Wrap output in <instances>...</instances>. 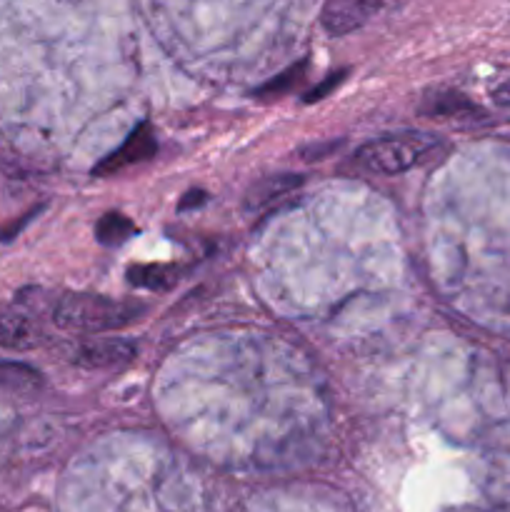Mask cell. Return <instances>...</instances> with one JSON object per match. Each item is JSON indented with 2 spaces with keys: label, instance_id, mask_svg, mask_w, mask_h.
<instances>
[{
  "label": "cell",
  "instance_id": "6da1fadb",
  "mask_svg": "<svg viewBox=\"0 0 510 512\" xmlns=\"http://www.w3.org/2000/svg\"><path fill=\"white\" fill-rule=\"evenodd\" d=\"M145 305L133 300H115L105 295L88 293H68L55 303L53 323L60 330L83 335H103L115 333L125 325L143 318Z\"/></svg>",
  "mask_w": 510,
  "mask_h": 512
},
{
  "label": "cell",
  "instance_id": "7a4b0ae2",
  "mask_svg": "<svg viewBox=\"0 0 510 512\" xmlns=\"http://www.w3.org/2000/svg\"><path fill=\"white\" fill-rule=\"evenodd\" d=\"M425 145L418 138H405V135H390L365 143L355 153V160L363 170L375 175H398L413 168L423 155Z\"/></svg>",
  "mask_w": 510,
  "mask_h": 512
},
{
  "label": "cell",
  "instance_id": "3957f363",
  "mask_svg": "<svg viewBox=\"0 0 510 512\" xmlns=\"http://www.w3.org/2000/svg\"><path fill=\"white\" fill-rule=\"evenodd\" d=\"M158 153V140H155L153 128L148 123H140L138 128L130 130L128 138L113 150V153L105 155L98 165L93 168L95 178H110V175L120 173V170H128L133 165L145 163L153 155Z\"/></svg>",
  "mask_w": 510,
  "mask_h": 512
},
{
  "label": "cell",
  "instance_id": "277c9868",
  "mask_svg": "<svg viewBox=\"0 0 510 512\" xmlns=\"http://www.w3.org/2000/svg\"><path fill=\"white\" fill-rule=\"evenodd\" d=\"M138 355L128 338H88L75 348L73 363L85 370H115L128 365Z\"/></svg>",
  "mask_w": 510,
  "mask_h": 512
},
{
  "label": "cell",
  "instance_id": "5b68a950",
  "mask_svg": "<svg viewBox=\"0 0 510 512\" xmlns=\"http://www.w3.org/2000/svg\"><path fill=\"white\" fill-rule=\"evenodd\" d=\"M383 0H325L323 25L330 35H348L363 28L380 10Z\"/></svg>",
  "mask_w": 510,
  "mask_h": 512
},
{
  "label": "cell",
  "instance_id": "8992f818",
  "mask_svg": "<svg viewBox=\"0 0 510 512\" xmlns=\"http://www.w3.org/2000/svg\"><path fill=\"white\" fill-rule=\"evenodd\" d=\"M43 343L38 320L20 308L0 310V348L30 350Z\"/></svg>",
  "mask_w": 510,
  "mask_h": 512
},
{
  "label": "cell",
  "instance_id": "52a82bcc",
  "mask_svg": "<svg viewBox=\"0 0 510 512\" xmlns=\"http://www.w3.org/2000/svg\"><path fill=\"white\" fill-rule=\"evenodd\" d=\"M303 185V175L293 173H280V175H268V178H260L258 183H253L245 193V213L260 215L268 208H273V203L283 200L285 195H290L293 190H298Z\"/></svg>",
  "mask_w": 510,
  "mask_h": 512
},
{
  "label": "cell",
  "instance_id": "ba28073f",
  "mask_svg": "<svg viewBox=\"0 0 510 512\" xmlns=\"http://www.w3.org/2000/svg\"><path fill=\"white\" fill-rule=\"evenodd\" d=\"M420 115L438 120H475L483 118L485 113L478 105L470 103L463 93H455V90H435V93H428L423 98Z\"/></svg>",
  "mask_w": 510,
  "mask_h": 512
},
{
  "label": "cell",
  "instance_id": "9c48e42d",
  "mask_svg": "<svg viewBox=\"0 0 510 512\" xmlns=\"http://www.w3.org/2000/svg\"><path fill=\"white\" fill-rule=\"evenodd\" d=\"M43 388V375L25 363L0 360V390L18 395H33Z\"/></svg>",
  "mask_w": 510,
  "mask_h": 512
},
{
  "label": "cell",
  "instance_id": "30bf717a",
  "mask_svg": "<svg viewBox=\"0 0 510 512\" xmlns=\"http://www.w3.org/2000/svg\"><path fill=\"white\" fill-rule=\"evenodd\" d=\"M178 278H180V268H175V265L150 263V265H133V268H128V283L143 290H168L178 283Z\"/></svg>",
  "mask_w": 510,
  "mask_h": 512
},
{
  "label": "cell",
  "instance_id": "8fae6325",
  "mask_svg": "<svg viewBox=\"0 0 510 512\" xmlns=\"http://www.w3.org/2000/svg\"><path fill=\"white\" fill-rule=\"evenodd\" d=\"M138 233L135 223L123 213H105L95 225V238L103 245H123Z\"/></svg>",
  "mask_w": 510,
  "mask_h": 512
},
{
  "label": "cell",
  "instance_id": "7c38bea8",
  "mask_svg": "<svg viewBox=\"0 0 510 512\" xmlns=\"http://www.w3.org/2000/svg\"><path fill=\"white\" fill-rule=\"evenodd\" d=\"M303 68H305L303 63L293 65V68L285 70V73H280L275 80H270L268 85H263V88H260L255 95H258V98H280V95L288 93V90L293 88L300 78H303Z\"/></svg>",
  "mask_w": 510,
  "mask_h": 512
},
{
  "label": "cell",
  "instance_id": "4fadbf2b",
  "mask_svg": "<svg viewBox=\"0 0 510 512\" xmlns=\"http://www.w3.org/2000/svg\"><path fill=\"white\" fill-rule=\"evenodd\" d=\"M343 75H345V73H335L333 78H328V80H325V83H320L318 88H315V90H310V95H308V103H313V100H320V98H325V95H328L330 90H333V88H338V85H340V80H343Z\"/></svg>",
  "mask_w": 510,
  "mask_h": 512
},
{
  "label": "cell",
  "instance_id": "5bb4252c",
  "mask_svg": "<svg viewBox=\"0 0 510 512\" xmlns=\"http://www.w3.org/2000/svg\"><path fill=\"white\" fill-rule=\"evenodd\" d=\"M493 103L498 105V108L510 110V78L503 80V83L493 90Z\"/></svg>",
  "mask_w": 510,
  "mask_h": 512
},
{
  "label": "cell",
  "instance_id": "9a60e30c",
  "mask_svg": "<svg viewBox=\"0 0 510 512\" xmlns=\"http://www.w3.org/2000/svg\"><path fill=\"white\" fill-rule=\"evenodd\" d=\"M205 200H208V195H205V190H190V193H185V198L180 200V210L198 208V205H203Z\"/></svg>",
  "mask_w": 510,
  "mask_h": 512
}]
</instances>
